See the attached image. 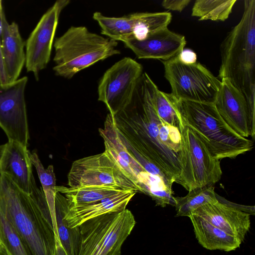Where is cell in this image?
Masks as SVG:
<instances>
[{
	"label": "cell",
	"instance_id": "8992f818",
	"mask_svg": "<svg viewBox=\"0 0 255 255\" xmlns=\"http://www.w3.org/2000/svg\"><path fill=\"white\" fill-rule=\"evenodd\" d=\"M135 223L133 215L127 209L85 222L79 226L78 255H121L122 246Z\"/></svg>",
	"mask_w": 255,
	"mask_h": 255
},
{
	"label": "cell",
	"instance_id": "30bf717a",
	"mask_svg": "<svg viewBox=\"0 0 255 255\" xmlns=\"http://www.w3.org/2000/svg\"><path fill=\"white\" fill-rule=\"evenodd\" d=\"M142 69L140 63L126 57L105 72L98 84V100L106 105L110 114L116 115L129 103Z\"/></svg>",
	"mask_w": 255,
	"mask_h": 255
},
{
	"label": "cell",
	"instance_id": "5bb4252c",
	"mask_svg": "<svg viewBox=\"0 0 255 255\" xmlns=\"http://www.w3.org/2000/svg\"><path fill=\"white\" fill-rule=\"evenodd\" d=\"M217 198V201L202 206L191 214L243 242L250 228V215L255 214V207L234 204L218 195Z\"/></svg>",
	"mask_w": 255,
	"mask_h": 255
},
{
	"label": "cell",
	"instance_id": "4dcf8cb0",
	"mask_svg": "<svg viewBox=\"0 0 255 255\" xmlns=\"http://www.w3.org/2000/svg\"><path fill=\"white\" fill-rule=\"evenodd\" d=\"M178 56L179 60L185 64H190L196 62V54L190 49L183 50Z\"/></svg>",
	"mask_w": 255,
	"mask_h": 255
},
{
	"label": "cell",
	"instance_id": "4fadbf2b",
	"mask_svg": "<svg viewBox=\"0 0 255 255\" xmlns=\"http://www.w3.org/2000/svg\"><path fill=\"white\" fill-rule=\"evenodd\" d=\"M221 85L214 105L226 123L237 133L253 139L255 135V112L245 96L226 79Z\"/></svg>",
	"mask_w": 255,
	"mask_h": 255
},
{
	"label": "cell",
	"instance_id": "8fae6325",
	"mask_svg": "<svg viewBox=\"0 0 255 255\" xmlns=\"http://www.w3.org/2000/svg\"><path fill=\"white\" fill-rule=\"evenodd\" d=\"M69 0H57L42 16L25 42V67L32 72L36 80L39 72L48 64L59 18Z\"/></svg>",
	"mask_w": 255,
	"mask_h": 255
},
{
	"label": "cell",
	"instance_id": "603a6c76",
	"mask_svg": "<svg viewBox=\"0 0 255 255\" xmlns=\"http://www.w3.org/2000/svg\"><path fill=\"white\" fill-rule=\"evenodd\" d=\"M212 185H207L191 190L184 197H176V216L189 217L197 208L217 201V195Z\"/></svg>",
	"mask_w": 255,
	"mask_h": 255
},
{
	"label": "cell",
	"instance_id": "4316f807",
	"mask_svg": "<svg viewBox=\"0 0 255 255\" xmlns=\"http://www.w3.org/2000/svg\"><path fill=\"white\" fill-rule=\"evenodd\" d=\"M55 206L57 231L64 253L65 255H78L80 244L79 228H69L60 206L56 201Z\"/></svg>",
	"mask_w": 255,
	"mask_h": 255
},
{
	"label": "cell",
	"instance_id": "7c38bea8",
	"mask_svg": "<svg viewBox=\"0 0 255 255\" xmlns=\"http://www.w3.org/2000/svg\"><path fill=\"white\" fill-rule=\"evenodd\" d=\"M28 81L23 77L0 85V127L8 140L27 147L29 139L24 91Z\"/></svg>",
	"mask_w": 255,
	"mask_h": 255
},
{
	"label": "cell",
	"instance_id": "d6a6232c",
	"mask_svg": "<svg viewBox=\"0 0 255 255\" xmlns=\"http://www.w3.org/2000/svg\"><path fill=\"white\" fill-rule=\"evenodd\" d=\"M1 244V240H0V245Z\"/></svg>",
	"mask_w": 255,
	"mask_h": 255
},
{
	"label": "cell",
	"instance_id": "44dd1931",
	"mask_svg": "<svg viewBox=\"0 0 255 255\" xmlns=\"http://www.w3.org/2000/svg\"><path fill=\"white\" fill-rule=\"evenodd\" d=\"M128 17L131 33L128 40L143 39L149 34L167 27L172 19L171 13L168 12H135L128 14Z\"/></svg>",
	"mask_w": 255,
	"mask_h": 255
},
{
	"label": "cell",
	"instance_id": "ffe728a7",
	"mask_svg": "<svg viewBox=\"0 0 255 255\" xmlns=\"http://www.w3.org/2000/svg\"><path fill=\"white\" fill-rule=\"evenodd\" d=\"M192 223L196 238L204 248L209 250L230 252L239 248L242 242L191 214L189 217Z\"/></svg>",
	"mask_w": 255,
	"mask_h": 255
},
{
	"label": "cell",
	"instance_id": "2e32d148",
	"mask_svg": "<svg viewBox=\"0 0 255 255\" xmlns=\"http://www.w3.org/2000/svg\"><path fill=\"white\" fill-rule=\"evenodd\" d=\"M124 43L139 59L166 61L178 55L184 50L186 41L183 35L165 27L143 39H131Z\"/></svg>",
	"mask_w": 255,
	"mask_h": 255
},
{
	"label": "cell",
	"instance_id": "6da1fadb",
	"mask_svg": "<svg viewBox=\"0 0 255 255\" xmlns=\"http://www.w3.org/2000/svg\"><path fill=\"white\" fill-rule=\"evenodd\" d=\"M157 89L148 75L142 73L130 102L121 111L131 120L133 129V145L129 150L136 159L142 157L155 165L175 182L181 170V132L158 116L154 105Z\"/></svg>",
	"mask_w": 255,
	"mask_h": 255
},
{
	"label": "cell",
	"instance_id": "3957f363",
	"mask_svg": "<svg viewBox=\"0 0 255 255\" xmlns=\"http://www.w3.org/2000/svg\"><path fill=\"white\" fill-rule=\"evenodd\" d=\"M220 51L218 77L227 79L242 93L255 112V0L244 1L242 17L227 33Z\"/></svg>",
	"mask_w": 255,
	"mask_h": 255
},
{
	"label": "cell",
	"instance_id": "f546056e",
	"mask_svg": "<svg viewBox=\"0 0 255 255\" xmlns=\"http://www.w3.org/2000/svg\"><path fill=\"white\" fill-rule=\"evenodd\" d=\"M190 2V0H164L161 5L165 8L181 12Z\"/></svg>",
	"mask_w": 255,
	"mask_h": 255
},
{
	"label": "cell",
	"instance_id": "277c9868",
	"mask_svg": "<svg viewBox=\"0 0 255 255\" xmlns=\"http://www.w3.org/2000/svg\"><path fill=\"white\" fill-rule=\"evenodd\" d=\"M184 125L190 128L216 159L235 158L253 148V142L234 131L214 104L180 100Z\"/></svg>",
	"mask_w": 255,
	"mask_h": 255
},
{
	"label": "cell",
	"instance_id": "52a82bcc",
	"mask_svg": "<svg viewBox=\"0 0 255 255\" xmlns=\"http://www.w3.org/2000/svg\"><path fill=\"white\" fill-rule=\"evenodd\" d=\"M171 94L181 101L214 104L221 81L199 62L187 64L178 55L162 61Z\"/></svg>",
	"mask_w": 255,
	"mask_h": 255
},
{
	"label": "cell",
	"instance_id": "f1b7e54d",
	"mask_svg": "<svg viewBox=\"0 0 255 255\" xmlns=\"http://www.w3.org/2000/svg\"><path fill=\"white\" fill-rule=\"evenodd\" d=\"M4 12L2 1L0 0V85L7 84V78L4 70L1 49V34L2 30V18Z\"/></svg>",
	"mask_w": 255,
	"mask_h": 255
},
{
	"label": "cell",
	"instance_id": "5b68a950",
	"mask_svg": "<svg viewBox=\"0 0 255 255\" xmlns=\"http://www.w3.org/2000/svg\"><path fill=\"white\" fill-rule=\"evenodd\" d=\"M117 41L90 31L85 26L70 27L55 39V74L70 79L80 71L121 51Z\"/></svg>",
	"mask_w": 255,
	"mask_h": 255
},
{
	"label": "cell",
	"instance_id": "83f0119b",
	"mask_svg": "<svg viewBox=\"0 0 255 255\" xmlns=\"http://www.w3.org/2000/svg\"><path fill=\"white\" fill-rule=\"evenodd\" d=\"M0 251L3 255H30L22 240L0 211Z\"/></svg>",
	"mask_w": 255,
	"mask_h": 255
},
{
	"label": "cell",
	"instance_id": "d4e9b609",
	"mask_svg": "<svg viewBox=\"0 0 255 255\" xmlns=\"http://www.w3.org/2000/svg\"><path fill=\"white\" fill-rule=\"evenodd\" d=\"M236 0H197L192 9V15L199 20L225 21L228 18Z\"/></svg>",
	"mask_w": 255,
	"mask_h": 255
},
{
	"label": "cell",
	"instance_id": "e0dca14e",
	"mask_svg": "<svg viewBox=\"0 0 255 255\" xmlns=\"http://www.w3.org/2000/svg\"><path fill=\"white\" fill-rule=\"evenodd\" d=\"M29 152L27 147L14 141L8 140L0 145V172L30 195L34 177Z\"/></svg>",
	"mask_w": 255,
	"mask_h": 255
},
{
	"label": "cell",
	"instance_id": "ba28073f",
	"mask_svg": "<svg viewBox=\"0 0 255 255\" xmlns=\"http://www.w3.org/2000/svg\"><path fill=\"white\" fill-rule=\"evenodd\" d=\"M181 170L176 183L189 191L214 185L221 177L220 160L215 159L196 133L184 125L180 151Z\"/></svg>",
	"mask_w": 255,
	"mask_h": 255
},
{
	"label": "cell",
	"instance_id": "7402d4cb",
	"mask_svg": "<svg viewBox=\"0 0 255 255\" xmlns=\"http://www.w3.org/2000/svg\"><path fill=\"white\" fill-rule=\"evenodd\" d=\"M121 191V190L111 188L56 186V194L67 206H79L93 203Z\"/></svg>",
	"mask_w": 255,
	"mask_h": 255
},
{
	"label": "cell",
	"instance_id": "484cf974",
	"mask_svg": "<svg viewBox=\"0 0 255 255\" xmlns=\"http://www.w3.org/2000/svg\"><path fill=\"white\" fill-rule=\"evenodd\" d=\"M29 156L32 165L36 170L52 216L55 220V202L56 186L53 166L50 165L46 169L44 168L35 152L31 153L29 151Z\"/></svg>",
	"mask_w": 255,
	"mask_h": 255
},
{
	"label": "cell",
	"instance_id": "cb8c5ba5",
	"mask_svg": "<svg viewBox=\"0 0 255 255\" xmlns=\"http://www.w3.org/2000/svg\"><path fill=\"white\" fill-rule=\"evenodd\" d=\"M154 105L159 118L166 123L178 128L181 132L184 127L180 111V100L171 93L156 90Z\"/></svg>",
	"mask_w": 255,
	"mask_h": 255
},
{
	"label": "cell",
	"instance_id": "ac0fdd59",
	"mask_svg": "<svg viewBox=\"0 0 255 255\" xmlns=\"http://www.w3.org/2000/svg\"><path fill=\"white\" fill-rule=\"evenodd\" d=\"M99 132L104 139V152L133 182L139 191L137 176L145 169L124 142L116 127L114 115L108 114L104 128H99Z\"/></svg>",
	"mask_w": 255,
	"mask_h": 255
},
{
	"label": "cell",
	"instance_id": "9c48e42d",
	"mask_svg": "<svg viewBox=\"0 0 255 255\" xmlns=\"http://www.w3.org/2000/svg\"><path fill=\"white\" fill-rule=\"evenodd\" d=\"M68 185L72 188L138 191L133 182L105 152L74 161L68 174Z\"/></svg>",
	"mask_w": 255,
	"mask_h": 255
},
{
	"label": "cell",
	"instance_id": "1f68e13d",
	"mask_svg": "<svg viewBox=\"0 0 255 255\" xmlns=\"http://www.w3.org/2000/svg\"><path fill=\"white\" fill-rule=\"evenodd\" d=\"M0 255H3L0 251Z\"/></svg>",
	"mask_w": 255,
	"mask_h": 255
},
{
	"label": "cell",
	"instance_id": "d6986e66",
	"mask_svg": "<svg viewBox=\"0 0 255 255\" xmlns=\"http://www.w3.org/2000/svg\"><path fill=\"white\" fill-rule=\"evenodd\" d=\"M1 49L7 84L18 79L25 64V42L20 34L18 24L9 23L2 14L1 34Z\"/></svg>",
	"mask_w": 255,
	"mask_h": 255
},
{
	"label": "cell",
	"instance_id": "7a4b0ae2",
	"mask_svg": "<svg viewBox=\"0 0 255 255\" xmlns=\"http://www.w3.org/2000/svg\"><path fill=\"white\" fill-rule=\"evenodd\" d=\"M0 211L30 255H56V239L59 237L56 222L42 212L30 195L0 172Z\"/></svg>",
	"mask_w": 255,
	"mask_h": 255
},
{
	"label": "cell",
	"instance_id": "9a60e30c",
	"mask_svg": "<svg viewBox=\"0 0 255 255\" xmlns=\"http://www.w3.org/2000/svg\"><path fill=\"white\" fill-rule=\"evenodd\" d=\"M136 192L130 190H121L96 202L79 206H67L56 194L55 201L62 209L67 226L73 228L91 219L125 210Z\"/></svg>",
	"mask_w": 255,
	"mask_h": 255
}]
</instances>
